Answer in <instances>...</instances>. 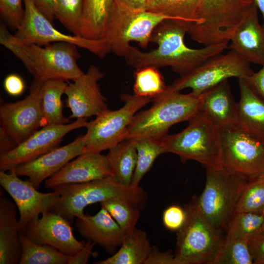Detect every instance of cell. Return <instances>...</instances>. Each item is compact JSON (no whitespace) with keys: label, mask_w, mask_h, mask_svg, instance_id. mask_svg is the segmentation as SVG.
Returning a JSON list of instances; mask_svg holds the SVG:
<instances>
[{"label":"cell","mask_w":264,"mask_h":264,"mask_svg":"<svg viewBox=\"0 0 264 264\" xmlns=\"http://www.w3.org/2000/svg\"><path fill=\"white\" fill-rule=\"evenodd\" d=\"M185 27L179 22L167 20L154 30L151 42L157 44L154 49L142 52L130 45L124 56L126 63L136 69L146 66L170 67L183 75L208 59L222 53L228 43H222L194 49L184 43Z\"/></svg>","instance_id":"1"},{"label":"cell","mask_w":264,"mask_h":264,"mask_svg":"<svg viewBox=\"0 0 264 264\" xmlns=\"http://www.w3.org/2000/svg\"><path fill=\"white\" fill-rule=\"evenodd\" d=\"M144 264H177L175 255L170 251L161 252L153 246Z\"/></svg>","instance_id":"42"},{"label":"cell","mask_w":264,"mask_h":264,"mask_svg":"<svg viewBox=\"0 0 264 264\" xmlns=\"http://www.w3.org/2000/svg\"><path fill=\"white\" fill-rule=\"evenodd\" d=\"M104 77L100 69L93 65L86 72L67 85L65 94L67 97L66 105L71 111L70 118L87 119L108 109L98 85Z\"/></svg>","instance_id":"17"},{"label":"cell","mask_w":264,"mask_h":264,"mask_svg":"<svg viewBox=\"0 0 264 264\" xmlns=\"http://www.w3.org/2000/svg\"><path fill=\"white\" fill-rule=\"evenodd\" d=\"M250 65L230 50L226 53H221L208 59L180 76L168 87L171 90L178 92L190 88L191 92L200 95L230 78L246 79L254 72Z\"/></svg>","instance_id":"12"},{"label":"cell","mask_w":264,"mask_h":264,"mask_svg":"<svg viewBox=\"0 0 264 264\" xmlns=\"http://www.w3.org/2000/svg\"><path fill=\"white\" fill-rule=\"evenodd\" d=\"M264 175V174H263Z\"/></svg>","instance_id":"50"},{"label":"cell","mask_w":264,"mask_h":264,"mask_svg":"<svg viewBox=\"0 0 264 264\" xmlns=\"http://www.w3.org/2000/svg\"><path fill=\"white\" fill-rule=\"evenodd\" d=\"M201 100V95L192 92L182 94L167 86L163 93L153 99L150 108L136 113L125 139L165 136L173 125L193 119L200 111Z\"/></svg>","instance_id":"3"},{"label":"cell","mask_w":264,"mask_h":264,"mask_svg":"<svg viewBox=\"0 0 264 264\" xmlns=\"http://www.w3.org/2000/svg\"><path fill=\"white\" fill-rule=\"evenodd\" d=\"M257 5L259 11L261 12L263 19V25L264 27V0H252Z\"/></svg>","instance_id":"48"},{"label":"cell","mask_w":264,"mask_h":264,"mask_svg":"<svg viewBox=\"0 0 264 264\" xmlns=\"http://www.w3.org/2000/svg\"><path fill=\"white\" fill-rule=\"evenodd\" d=\"M249 178L225 166L206 169L205 187L197 202L204 217L220 231L227 230Z\"/></svg>","instance_id":"7"},{"label":"cell","mask_w":264,"mask_h":264,"mask_svg":"<svg viewBox=\"0 0 264 264\" xmlns=\"http://www.w3.org/2000/svg\"><path fill=\"white\" fill-rule=\"evenodd\" d=\"M202 0H147L146 10L162 14L171 20L184 23H193Z\"/></svg>","instance_id":"30"},{"label":"cell","mask_w":264,"mask_h":264,"mask_svg":"<svg viewBox=\"0 0 264 264\" xmlns=\"http://www.w3.org/2000/svg\"><path fill=\"white\" fill-rule=\"evenodd\" d=\"M167 20L171 19L162 14L129 8L114 1L103 40L110 52L124 57L131 42H136L142 47H147L154 30Z\"/></svg>","instance_id":"9"},{"label":"cell","mask_w":264,"mask_h":264,"mask_svg":"<svg viewBox=\"0 0 264 264\" xmlns=\"http://www.w3.org/2000/svg\"><path fill=\"white\" fill-rule=\"evenodd\" d=\"M6 92L12 96H18L24 91L25 84L23 80L19 75L15 73L7 75L3 82Z\"/></svg>","instance_id":"41"},{"label":"cell","mask_w":264,"mask_h":264,"mask_svg":"<svg viewBox=\"0 0 264 264\" xmlns=\"http://www.w3.org/2000/svg\"><path fill=\"white\" fill-rule=\"evenodd\" d=\"M100 204L109 212L126 235L136 228L141 209L127 202L114 199L102 201Z\"/></svg>","instance_id":"36"},{"label":"cell","mask_w":264,"mask_h":264,"mask_svg":"<svg viewBox=\"0 0 264 264\" xmlns=\"http://www.w3.org/2000/svg\"><path fill=\"white\" fill-rule=\"evenodd\" d=\"M20 238L22 247L20 264H68L70 256L50 245L37 243L24 233L20 232Z\"/></svg>","instance_id":"31"},{"label":"cell","mask_w":264,"mask_h":264,"mask_svg":"<svg viewBox=\"0 0 264 264\" xmlns=\"http://www.w3.org/2000/svg\"><path fill=\"white\" fill-rule=\"evenodd\" d=\"M0 43L22 62L36 81H74L84 73L78 65L80 56L73 44L59 42L44 47L25 44L9 31L1 35Z\"/></svg>","instance_id":"2"},{"label":"cell","mask_w":264,"mask_h":264,"mask_svg":"<svg viewBox=\"0 0 264 264\" xmlns=\"http://www.w3.org/2000/svg\"><path fill=\"white\" fill-rule=\"evenodd\" d=\"M87 119H78L64 125L42 127L14 148L0 154V170L6 172L32 161L58 147L64 137L74 130L86 127Z\"/></svg>","instance_id":"15"},{"label":"cell","mask_w":264,"mask_h":264,"mask_svg":"<svg viewBox=\"0 0 264 264\" xmlns=\"http://www.w3.org/2000/svg\"><path fill=\"white\" fill-rule=\"evenodd\" d=\"M186 219V212L184 208L176 205L167 207L163 213V224L172 231L178 230L184 224Z\"/></svg>","instance_id":"40"},{"label":"cell","mask_w":264,"mask_h":264,"mask_svg":"<svg viewBox=\"0 0 264 264\" xmlns=\"http://www.w3.org/2000/svg\"><path fill=\"white\" fill-rule=\"evenodd\" d=\"M245 80L264 99V64L258 71L253 72Z\"/></svg>","instance_id":"45"},{"label":"cell","mask_w":264,"mask_h":264,"mask_svg":"<svg viewBox=\"0 0 264 264\" xmlns=\"http://www.w3.org/2000/svg\"><path fill=\"white\" fill-rule=\"evenodd\" d=\"M253 4L252 0H202L198 21L186 24V32L204 46L229 43Z\"/></svg>","instance_id":"8"},{"label":"cell","mask_w":264,"mask_h":264,"mask_svg":"<svg viewBox=\"0 0 264 264\" xmlns=\"http://www.w3.org/2000/svg\"><path fill=\"white\" fill-rule=\"evenodd\" d=\"M24 9L23 19L15 35L23 44L45 45L51 43H68L86 49L101 58L110 52L103 40H89L60 32L32 0H24Z\"/></svg>","instance_id":"13"},{"label":"cell","mask_w":264,"mask_h":264,"mask_svg":"<svg viewBox=\"0 0 264 264\" xmlns=\"http://www.w3.org/2000/svg\"><path fill=\"white\" fill-rule=\"evenodd\" d=\"M164 141L165 153L176 154L183 161H196L206 169L223 167L220 129L200 111L185 129L167 134Z\"/></svg>","instance_id":"5"},{"label":"cell","mask_w":264,"mask_h":264,"mask_svg":"<svg viewBox=\"0 0 264 264\" xmlns=\"http://www.w3.org/2000/svg\"><path fill=\"white\" fill-rule=\"evenodd\" d=\"M263 213H264V220H263V226H262V232H261V234H264V212ZM261 234H260V235H261Z\"/></svg>","instance_id":"49"},{"label":"cell","mask_w":264,"mask_h":264,"mask_svg":"<svg viewBox=\"0 0 264 264\" xmlns=\"http://www.w3.org/2000/svg\"><path fill=\"white\" fill-rule=\"evenodd\" d=\"M220 131L223 166L249 177L264 174V141L238 125Z\"/></svg>","instance_id":"14"},{"label":"cell","mask_w":264,"mask_h":264,"mask_svg":"<svg viewBox=\"0 0 264 264\" xmlns=\"http://www.w3.org/2000/svg\"><path fill=\"white\" fill-rule=\"evenodd\" d=\"M83 0H55V18L73 35L80 36Z\"/></svg>","instance_id":"38"},{"label":"cell","mask_w":264,"mask_h":264,"mask_svg":"<svg viewBox=\"0 0 264 264\" xmlns=\"http://www.w3.org/2000/svg\"><path fill=\"white\" fill-rule=\"evenodd\" d=\"M42 83L33 79L25 98L0 106V153L14 148L43 127L40 100Z\"/></svg>","instance_id":"11"},{"label":"cell","mask_w":264,"mask_h":264,"mask_svg":"<svg viewBox=\"0 0 264 264\" xmlns=\"http://www.w3.org/2000/svg\"><path fill=\"white\" fill-rule=\"evenodd\" d=\"M238 126L264 141V99L244 79H238Z\"/></svg>","instance_id":"25"},{"label":"cell","mask_w":264,"mask_h":264,"mask_svg":"<svg viewBox=\"0 0 264 264\" xmlns=\"http://www.w3.org/2000/svg\"><path fill=\"white\" fill-rule=\"evenodd\" d=\"M22 233L37 243L50 245L68 256L76 254L85 243L75 238L66 219L51 210L30 221Z\"/></svg>","instance_id":"18"},{"label":"cell","mask_w":264,"mask_h":264,"mask_svg":"<svg viewBox=\"0 0 264 264\" xmlns=\"http://www.w3.org/2000/svg\"><path fill=\"white\" fill-rule=\"evenodd\" d=\"M254 264H264V234L248 241Z\"/></svg>","instance_id":"43"},{"label":"cell","mask_w":264,"mask_h":264,"mask_svg":"<svg viewBox=\"0 0 264 264\" xmlns=\"http://www.w3.org/2000/svg\"><path fill=\"white\" fill-rule=\"evenodd\" d=\"M264 213L234 212L227 228L226 239L249 241L261 234Z\"/></svg>","instance_id":"33"},{"label":"cell","mask_w":264,"mask_h":264,"mask_svg":"<svg viewBox=\"0 0 264 264\" xmlns=\"http://www.w3.org/2000/svg\"><path fill=\"white\" fill-rule=\"evenodd\" d=\"M200 111L220 129L238 125V103L227 80L201 94Z\"/></svg>","instance_id":"23"},{"label":"cell","mask_w":264,"mask_h":264,"mask_svg":"<svg viewBox=\"0 0 264 264\" xmlns=\"http://www.w3.org/2000/svg\"><path fill=\"white\" fill-rule=\"evenodd\" d=\"M52 189L59 193L60 198L51 211L70 223L75 217L85 215L84 210L88 205L114 199L139 207L146 196L139 185H123L112 176L87 182L62 184Z\"/></svg>","instance_id":"4"},{"label":"cell","mask_w":264,"mask_h":264,"mask_svg":"<svg viewBox=\"0 0 264 264\" xmlns=\"http://www.w3.org/2000/svg\"><path fill=\"white\" fill-rule=\"evenodd\" d=\"M248 241L225 237L214 264H253Z\"/></svg>","instance_id":"37"},{"label":"cell","mask_w":264,"mask_h":264,"mask_svg":"<svg viewBox=\"0 0 264 264\" xmlns=\"http://www.w3.org/2000/svg\"><path fill=\"white\" fill-rule=\"evenodd\" d=\"M110 176L112 174L106 155L86 152L46 179L44 186L52 189L62 184L87 182Z\"/></svg>","instance_id":"20"},{"label":"cell","mask_w":264,"mask_h":264,"mask_svg":"<svg viewBox=\"0 0 264 264\" xmlns=\"http://www.w3.org/2000/svg\"><path fill=\"white\" fill-rule=\"evenodd\" d=\"M85 152V136L80 134L71 142L62 147H57L13 170L19 176L28 177L29 181L37 188L43 181Z\"/></svg>","instance_id":"19"},{"label":"cell","mask_w":264,"mask_h":264,"mask_svg":"<svg viewBox=\"0 0 264 264\" xmlns=\"http://www.w3.org/2000/svg\"><path fill=\"white\" fill-rule=\"evenodd\" d=\"M114 1L129 8L146 10L147 0H114Z\"/></svg>","instance_id":"47"},{"label":"cell","mask_w":264,"mask_h":264,"mask_svg":"<svg viewBox=\"0 0 264 264\" xmlns=\"http://www.w3.org/2000/svg\"><path fill=\"white\" fill-rule=\"evenodd\" d=\"M134 94L154 99L167 88L158 68L146 66L136 69L134 73Z\"/></svg>","instance_id":"34"},{"label":"cell","mask_w":264,"mask_h":264,"mask_svg":"<svg viewBox=\"0 0 264 264\" xmlns=\"http://www.w3.org/2000/svg\"><path fill=\"white\" fill-rule=\"evenodd\" d=\"M121 98L124 102L121 108L115 110L108 109L88 122L84 134L85 152L109 150L124 140L134 115L153 100L128 93H123Z\"/></svg>","instance_id":"10"},{"label":"cell","mask_w":264,"mask_h":264,"mask_svg":"<svg viewBox=\"0 0 264 264\" xmlns=\"http://www.w3.org/2000/svg\"><path fill=\"white\" fill-rule=\"evenodd\" d=\"M258 11L254 3L231 36L228 47L250 64L262 66L264 64V27L260 22Z\"/></svg>","instance_id":"21"},{"label":"cell","mask_w":264,"mask_h":264,"mask_svg":"<svg viewBox=\"0 0 264 264\" xmlns=\"http://www.w3.org/2000/svg\"><path fill=\"white\" fill-rule=\"evenodd\" d=\"M264 212V175L249 177L237 204L235 212Z\"/></svg>","instance_id":"35"},{"label":"cell","mask_w":264,"mask_h":264,"mask_svg":"<svg viewBox=\"0 0 264 264\" xmlns=\"http://www.w3.org/2000/svg\"><path fill=\"white\" fill-rule=\"evenodd\" d=\"M118 251L94 264H144L152 248L146 232L135 228L126 235Z\"/></svg>","instance_id":"27"},{"label":"cell","mask_w":264,"mask_h":264,"mask_svg":"<svg viewBox=\"0 0 264 264\" xmlns=\"http://www.w3.org/2000/svg\"><path fill=\"white\" fill-rule=\"evenodd\" d=\"M0 12L7 22L17 29L24 17V0H0Z\"/></svg>","instance_id":"39"},{"label":"cell","mask_w":264,"mask_h":264,"mask_svg":"<svg viewBox=\"0 0 264 264\" xmlns=\"http://www.w3.org/2000/svg\"><path fill=\"white\" fill-rule=\"evenodd\" d=\"M95 243L90 240L85 243L83 248L73 256H70L68 264H87L90 257L95 255L92 250Z\"/></svg>","instance_id":"44"},{"label":"cell","mask_w":264,"mask_h":264,"mask_svg":"<svg viewBox=\"0 0 264 264\" xmlns=\"http://www.w3.org/2000/svg\"><path fill=\"white\" fill-rule=\"evenodd\" d=\"M112 176L125 185L131 184L137 161L133 141L125 139L109 150L106 155Z\"/></svg>","instance_id":"29"},{"label":"cell","mask_w":264,"mask_h":264,"mask_svg":"<svg viewBox=\"0 0 264 264\" xmlns=\"http://www.w3.org/2000/svg\"><path fill=\"white\" fill-rule=\"evenodd\" d=\"M39 10L53 23L55 18V0H32Z\"/></svg>","instance_id":"46"},{"label":"cell","mask_w":264,"mask_h":264,"mask_svg":"<svg viewBox=\"0 0 264 264\" xmlns=\"http://www.w3.org/2000/svg\"><path fill=\"white\" fill-rule=\"evenodd\" d=\"M76 226L80 235L113 254L121 246L126 234L109 212L101 206L94 215L76 218Z\"/></svg>","instance_id":"22"},{"label":"cell","mask_w":264,"mask_h":264,"mask_svg":"<svg viewBox=\"0 0 264 264\" xmlns=\"http://www.w3.org/2000/svg\"><path fill=\"white\" fill-rule=\"evenodd\" d=\"M114 0H83L80 36L99 40L104 39Z\"/></svg>","instance_id":"26"},{"label":"cell","mask_w":264,"mask_h":264,"mask_svg":"<svg viewBox=\"0 0 264 264\" xmlns=\"http://www.w3.org/2000/svg\"><path fill=\"white\" fill-rule=\"evenodd\" d=\"M1 186L10 196L19 210L20 232H24L29 223L40 214L51 210L58 202L60 195L53 190L42 193L29 181L23 180L14 170L0 171Z\"/></svg>","instance_id":"16"},{"label":"cell","mask_w":264,"mask_h":264,"mask_svg":"<svg viewBox=\"0 0 264 264\" xmlns=\"http://www.w3.org/2000/svg\"><path fill=\"white\" fill-rule=\"evenodd\" d=\"M164 137L131 139L137 151L136 165L131 184L139 185L141 179L151 168L156 158L165 153Z\"/></svg>","instance_id":"32"},{"label":"cell","mask_w":264,"mask_h":264,"mask_svg":"<svg viewBox=\"0 0 264 264\" xmlns=\"http://www.w3.org/2000/svg\"><path fill=\"white\" fill-rule=\"evenodd\" d=\"M67 85L66 81L60 80H49L42 83L40 100L43 127L48 125H64L69 122V119L63 114L62 100Z\"/></svg>","instance_id":"28"},{"label":"cell","mask_w":264,"mask_h":264,"mask_svg":"<svg viewBox=\"0 0 264 264\" xmlns=\"http://www.w3.org/2000/svg\"><path fill=\"white\" fill-rule=\"evenodd\" d=\"M186 219L177 231V264H214L225 240L223 232L214 227L204 217L196 196L184 207Z\"/></svg>","instance_id":"6"},{"label":"cell","mask_w":264,"mask_h":264,"mask_svg":"<svg viewBox=\"0 0 264 264\" xmlns=\"http://www.w3.org/2000/svg\"><path fill=\"white\" fill-rule=\"evenodd\" d=\"M16 204L6 197L0 199V264H20L22 247Z\"/></svg>","instance_id":"24"}]
</instances>
